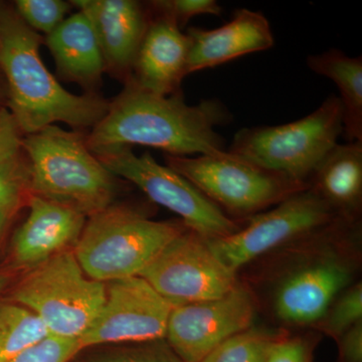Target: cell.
Returning a JSON list of instances; mask_svg holds the SVG:
<instances>
[{
    "mask_svg": "<svg viewBox=\"0 0 362 362\" xmlns=\"http://www.w3.org/2000/svg\"><path fill=\"white\" fill-rule=\"evenodd\" d=\"M230 120V112L218 100L190 106L182 93L159 96L128 81L122 92L109 102L103 118L86 135V143L94 154L143 145L170 156H206L226 150L216 128Z\"/></svg>",
    "mask_w": 362,
    "mask_h": 362,
    "instance_id": "6da1fadb",
    "label": "cell"
},
{
    "mask_svg": "<svg viewBox=\"0 0 362 362\" xmlns=\"http://www.w3.org/2000/svg\"><path fill=\"white\" fill-rule=\"evenodd\" d=\"M44 40L16 11L0 13V68L8 87L11 115L21 133L39 132L54 123L93 128L108 110L96 93L69 92L40 59Z\"/></svg>",
    "mask_w": 362,
    "mask_h": 362,
    "instance_id": "7a4b0ae2",
    "label": "cell"
},
{
    "mask_svg": "<svg viewBox=\"0 0 362 362\" xmlns=\"http://www.w3.org/2000/svg\"><path fill=\"white\" fill-rule=\"evenodd\" d=\"M21 150L28 161L33 195L71 207L86 216L113 204L115 177L86 143V135L51 125L26 135Z\"/></svg>",
    "mask_w": 362,
    "mask_h": 362,
    "instance_id": "3957f363",
    "label": "cell"
},
{
    "mask_svg": "<svg viewBox=\"0 0 362 362\" xmlns=\"http://www.w3.org/2000/svg\"><path fill=\"white\" fill-rule=\"evenodd\" d=\"M187 228L181 221H152L134 207L112 204L89 216L74 255L88 277L106 284L139 276Z\"/></svg>",
    "mask_w": 362,
    "mask_h": 362,
    "instance_id": "277c9868",
    "label": "cell"
},
{
    "mask_svg": "<svg viewBox=\"0 0 362 362\" xmlns=\"http://www.w3.org/2000/svg\"><path fill=\"white\" fill-rule=\"evenodd\" d=\"M342 133L341 102L331 95L315 111L295 122L240 130L228 151L259 168L307 183Z\"/></svg>",
    "mask_w": 362,
    "mask_h": 362,
    "instance_id": "5b68a950",
    "label": "cell"
},
{
    "mask_svg": "<svg viewBox=\"0 0 362 362\" xmlns=\"http://www.w3.org/2000/svg\"><path fill=\"white\" fill-rule=\"evenodd\" d=\"M105 299L106 284L88 277L66 250L33 268L13 292L14 302L32 311L49 337L78 341Z\"/></svg>",
    "mask_w": 362,
    "mask_h": 362,
    "instance_id": "8992f818",
    "label": "cell"
},
{
    "mask_svg": "<svg viewBox=\"0 0 362 362\" xmlns=\"http://www.w3.org/2000/svg\"><path fill=\"white\" fill-rule=\"evenodd\" d=\"M166 166L187 178L218 209L251 216L307 189L308 185L259 168L228 150L197 157L164 154Z\"/></svg>",
    "mask_w": 362,
    "mask_h": 362,
    "instance_id": "52a82bcc",
    "label": "cell"
},
{
    "mask_svg": "<svg viewBox=\"0 0 362 362\" xmlns=\"http://www.w3.org/2000/svg\"><path fill=\"white\" fill-rule=\"evenodd\" d=\"M95 156L112 175L139 187L150 201L180 216L188 230L204 239H221L240 230L192 182L154 160L149 152L136 156L131 147H119Z\"/></svg>",
    "mask_w": 362,
    "mask_h": 362,
    "instance_id": "ba28073f",
    "label": "cell"
},
{
    "mask_svg": "<svg viewBox=\"0 0 362 362\" xmlns=\"http://www.w3.org/2000/svg\"><path fill=\"white\" fill-rule=\"evenodd\" d=\"M267 213L251 216L246 228L206 240L209 249L228 270L235 272L252 259L293 239L321 230L340 218L310 188L291 195Z\"/></svg>",
    "mask_w": 362,
    "mask_h": 362,
    "instance_id": "9c48e42d",
    "label": "cell"
},
{
    "mask_svg": "<svg viewBox=\"0 0 362 362\" xmlns=\"http://www.w3.org/2000/svg\"><path fill=\"white\" fill-rule=\"evenodd\" d=\"M139 277L175 306L218 299L239 285L237 273L218 261L206 239L188 228L171 240Z\"/></svg>",
    "mask_w": 362,
    "mask_h": 362,
    "instance_id": "30bf717a",
    "label": "cell"
},
{
    "mask_svg": "<svg viewBox=\"0 0 362 362\" xmlns=\"http://www.w3.org/2000/svg\"><path fill=\"white\" fill-rule=\"evenodd\" d=\"M173 306L139 276L106 283L105 303L78 340L81 349L165 339Z\"/></svg>",
    "mask_w": 362,
    "mask_h": 362,
    "instance_id": "8fae6325",
    "label": "cell"
},
{
    "mask_svg": "<svg viewBox=\"0 0 362 362\" xmlns=\"http://www.w3.org/2000/svg\"><path fill=\"white\" fill-rule=\"evenodd\" d=\"M255 312L251 293L238 285L218 299L173 306L165 340L183 362H201L221 343L249 329Z\"/></svg>",
    "mask_w": 362,
    "mask_h": 362,
    "instance_id": "7c38bea8",
    "label": "cell"
},
{
    "mask_svg": "<svg viewBox=\"0 0 362 362\" xmlns=\"http://www.w3.org/2000/svg\"><path fill=\"white\" fill-rule=\"evenodd\" d=\"M90 21L106 64L117 77L127 81L148 26V7L134 0H73Z\"/></svg>",
    "mask_w": 362,
    "mask_h": 362,
    "instance_id": "4fadbf2b",
    "label": "cell"
},
{
    "mask_svg": "<svg viewBox=\"0 0 362 362\" xmlns=\"http://www.w3.org/2000/svg\"><path fill=\"white\" fill-rule=\"evenodd\" d=\"M149 14L148 26L126 82L159 96L180 94L181 82L187 77L189 37L175 21L150 11Z\"/></svg>",
    "mask_w": 362,
    "mask_h": 362,
    "instance_id": "5bb4252c",
    "label": "cell"
},
{
    "mask_svg": "<svg viewBox=\"0 0 362 362\" xmlns=\"http://www.w3.org/2000/svg\"><path fill=\"white\" fill-rule=\"evenodd\" d=\"M187 35L190 42L187 76L252 52L267 51L275 42L266 16L247 8L235 11L233 20L221 28H189Z\"/></svg>",
    "mask_w": 362,
    "mask_h": 362,
    "instance_id": "9a60e30c",
    "label": "cell"
},
{
    "mask_svg": "<svg viewBox=\"0 0 362 362\" xmlns=\"http://www.w3.org/2000/svg\"><path fill=\"white\" fill-rule=\"evenodd\" d=\"M28 218L13 240L14 261L18 266L35 268L47 259L76 245L87 216L71 207L30 195Z\"/></svg>",
    "mask_w": 362,
    "mask_h": 362,
    "instance_id": "2e32d148",
    "label": "cell"
},
{
    "mask_svg": "<svg viewBox=\"0 0 362 362\" xmlns=\"http://www.w3.org/2000/svg\"><path fill=\"white\" fill-rule=\"evenodd\" d=\"M351 280V271L337 259H321L300 268L279 288L276 314L291 324L315 322L327 313L335 296Z\"/></svg>",
    "mask_w": 362,
    "mask_h": 362,
    "instance_id": "e0dca14e",
    "label": "cell"
},
{
    "mask_svg": "<svg viewBox=\"0 0 362 362\" xmlns=\"http://www.w3.org/2000/svg\"><path fill=\"white\" fill-rule=\"evenodd\" d=\"M45 45L59 77L94 93L101 84L106 64L96 33L82 11L71 14L47 35Z\"/></svg>",
    "mask_w": 362,
    "mask_h": 362,
    "instance_id": "ac0fdd59",
    "label": "cell"
},
{
    "mask_svg": "<svg viewBox=\"0 0 362 362\" xmlns=\"http://www.w3.org/2000/svg\"><path fill=\"white\" fill-rule=\"evenodd\" d=\"M308 187L340 218L358 211L362 194V141L337 143L313 171Z\"/></svg>",
    "mask_w": 362,
    "mask_h": 362,
    "instance_id": "d6986e66",
    "label": "cell"
},
{
    "mask_svg": "<svg viewBox=\"0 0 362 362\" xmlns=\"http://www.w3.org/2000/svg\"><path fill=\"white\" fill-rule=\"evenodd\" d=\"M307 65L317 75L332 80L340 92L343 109V133L347 142L362 141V58H350L331 49L311 54Z\"/></svg>",
    "mask_w": 362,
    "mask_h": 362,
    "instance_id": "ffe728a7",
    "label": "cell"
},
{
    "mask_svg": "<svg viewBox=\"0 0 362 362\" xmlns=\"http://www.w3.org/2000/svg\"><path fill=\"white\" fill-rule=\"evenodd\" d=\"M49 337L32 311L16 302L0 304V362H11Z\"/></svg>",
    "mask_w": 362,
    "mask_h": 362,
    "instance_id": "44dd1931",
    "label": "cell"
},
{
    "mask_svg": "<svg viewBox=\"0 0 362 362\" xmlns=\"http://www.w3.org/2000/svg\"><path fill=\"white\" fill-rule=\"evenodd\" d=\"M276 338L265 331H243L221 343L201 362H266Z\"/></svg>",
    "mask_w": 362,
    "mask_h": 362,
    "instance_id": "7402d4cb",
    "label": "cell"
},
{
    "mask_svg": "<svg viewBox=\"0 0 362 362\" xmlns=\"http://www.w3.org/2000/svg\"><path fill=\"white\" fill-rule=\"evenodd\" d=\"M78 362H183L165 339L92 352Z\"/></svg>",
    "mask_w": 362,
    "mask_h": 362,
    "instance_id": "603a6c76",
    "label": "cell"
},
{
    "mask_svg": "<svg viewBox=\"0 0 362 362\" xmlns=\"http://www.w3.org/2000/svg\"><path fill=\"white\" fill-rule=\"evenodd\" d=\"M16 13L35 32L45 35L54 32L71 11V2L63 0H18Z\"/></svg>",
    "mask_w": 362,
    "mask_h": 362,
    "instance_id": "cb8c5ba5",
    "label": "cell"
},
{
    "mask_svg": "<svg viewBox=\"0 0 362 362\" xmlns=\"http://www.w3.org/2000/svg\"><path fill=\"white\" fill-rule=\"evenodd\" d=\"M28 161L20 156L0 160V209L11 214L20 204L23 190L28 188Z\"/></svg>",
    "mask_w": 362,
    "mask_h": 362,
    "instance_id": "d4e9b609",
    "label": "cell"
},
{
    "mask_svg": "<svg viewBox=\"0 0 362 362\" xmlns=\"http://www.w3.org/2000/svg\"><path fill=\"white\" fill-rule=\"evenodd\" d=\"M147 6L152 13L175 21L180 30L194 16L223 13V7L216 0H161L148 2Z\"/></svg>",
    "mask_w": 362,
    "mask_h": 362,
    "instance_id": "484cf974",
    "label": "cell"
},
{
    "mask_svg": "<svg viewBox=\"0 0 362 362\" xmlns=\"http://www.w3.org/2000/svg\"><path fill=\"white\" fill-rule=\"evenodd\" d=\"M362 318V287L361 284L354 286L345 293L330 312L326 322V330L333 337H341L345 331Z\"/></svg>",
    "mask_w": 362,
    "mask_h": 362,
    "instance_id": "4316f807",
    "label": "cell"
},
{
    "mask_svg": "<svg viewBox=\"0 0 362 362\" xmlns=\"http://www.w3.org/2000/svg\"><path fill=\"white\" fill-rule=\"evenodd\" d=\"M81 351L78 340L49 337L11 362H70Z\"/></svg>",
    "mask_w": 362,
    "mask_h": 362,
    "instance_id": "83f0119b",
    "label": "cell"
},
{
    "mask_svg": "<svg viewBox=\"0 0 362 362\" xmlns=\"http://www.w3.org/2000/svg\"><path fill=\"white\" fill-rule=\"evenodd\" d=\"M313 344L302 337L276 338L266 362H312Z\"/></svg>",
    "mask_w": 362,
    "mask_h": 362,
    "instance_id": "f1b7e54d",
    "label": "cell"
},
{
    "mask_svg": "<svg viewBox=\"0 0 362 362\" xmlns=\"http://www.w3.org/2000/svg\"><path fill=\"white\" fill-rule=\"evenodd\" d=\"M21 142V132L13 115L0 109V160L20 156Z\"/></svg>",
    "mask_w": 362,
    "mask_h": 362,
    "instance_id": "f546056e",
    "label": "cell"
},
{
    "mask_svg": "<svg viewBox=\"0 0 362 362\" xmlns=\"http://www.w3.org/2000/svg\"><path fill=\"white\" fill-rule=\"evenodd\" d=\"M340 352L343 362H362V323H356L341 335Z\"/></svg>",
    "mask_w": 362,
    "mask_h": 362,
    "instance_id": "4dcf8cb0",
    "label": "cell"
},
{
    "mask_svg": "<svg viewBox=\"0 0 362 362\" xmlns=\"http://www.w3.org/2000/svg\"><path fill=\"white\" fill-rule=\"evenodd\" d=\"M7 218H8V214L0 209V233H1L4 226H6Z\"/></svg>",
    "mask_w": 362,
    "mask_h": 362,
    "instance_id": "1f68e13d",
    "label": "cell"
},
{
    "mask_svg": "<svg viewBox=\"0 0 362 362\" xmlns=\"http://www.w3.org/2000/svg\"><path fill=\"white\" fill-rule=\"evenodd\" d=\"M7 283H8V277L4 274H0V293L6 289Z\"/></svg>",
    "mask_w": 362,
    "mask_h": 362,
    "instance_id": "d6a6232c",
    "label": "cell"
}]
</instances>
